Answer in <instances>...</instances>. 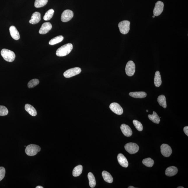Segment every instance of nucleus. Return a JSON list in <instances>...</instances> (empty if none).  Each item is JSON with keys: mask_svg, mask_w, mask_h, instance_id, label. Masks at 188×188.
Segmentation results:
<instances>
[{"mask_svg": "<svg viewBox=\"0 0 188 188\" xmlns=\"http://www.w3.org/2000/svg\"><path fill=\"white\" fill-rule=\"evenodd\" d=\"M74 16V13L71 10H67L63 12L61 16L62 22H67L71 20Z\"/></svg>", "mask_w": 188, "mask_h": 188, "instance_id": "8", "label": "nucleus"}, {"mask_svg": "<svg viewBox=\"0 0 188 188\" xmlns=\"http://www.w3.org/2000/svg\"><path fill=\"white\" fill-rule=\"evenodd\" d=\"M5 168L3 167H0V181L4 178L5 176Z\"/></svg>", "mask_w": 188, "mask_h": 188, "instance_id": "33", "label": "nucleus"}, {"mask_svg": "<svg viewBox=\"0 0 188 188\" xmlns=\"http://www.w3.org/2000/svg\"><path fill=\"white\" fill-rule=\"evenodd\" d=\"M88 178L89 182V185L91 188H94L96 185V180L95 178L92 173L89 172L88 174Z\"/></svg>", "mask_w": 188, "mask_h": 188, "instance_id": "23", "label": "nucleus"}, {"mask_svg": "<svg viewBox=\"0 0 188 188\" xmlns=\"http://www.w3.org/2000/svg\"><path fill=\"white\" fill-rule=\"evenodd\" d=\"M102 176H103V180L105 182H108L109 183H112L113 181V179L112 175L108 172L103 171L102 173Z\"/></svg>", "mask_w": 188, "mask_h": 188, "instance_id": "21", "label": "nucleus"}, {"mask_svg": "<svg viewBox=\"0 0 188 188\" xmlns=\"http://www.w3.org/2000/svg\"><path fill=\"white\" fill-rule=\"evenodd\" d=\"M36 188H43L44 187H42V186H37V187Z\"/></svg>", "mask_w": 188, "mask_h": 188, "instance_id": "35", "label": "nucleus"}, {"mask_svg": "<svg viewBox=\"0 0 188 188\" xmlns=\"http://www.w3.org/2000/svg\"><path fill=\"white\" fill-rule=\"evenodd\" d=\"M2 57L6 61L9 62H13L15 58V55L13 52L7 49H3L1 51Z\"/></svg>", "mask_w": 188, "mask_h": 188, "instance_id": "2", "label": "nucleus"}, {"mask_svg": "<svg viewBox=\"0 0 188 188\" xmlns=\"http://www.w3.org/2000/svg\"><path fill=\"white\" fill-rule=\"evenodd\" d=\"M157 100L161 106H162L164 108H166L167 105H166V98L164 95L159 96L157 98Z\"/></svg>", "mask_w": 188, "mask_h": 188, "instance_id": "25", "label": "nucleus"}, {"mask_svg": "<svg viewBox=\"0 0 188 188\" xmlns=\"http://www.w3.org/2000/svg\"><path fill=\"white\" fill-rule=\"evenodd\" d=\"M131 97L136 98H145L147 94L144 92H130L129 94Z\"/></svg>", "mask_w": 188, "mask_h": 188, "instance_id": "20", "label": "nucleus"}, {"mask_svg": "<svg viewBox=\"0 0 188 188\" xmlns=\"http://www.w3.org/2000/svg\"><path fill=\"white\" fill-rule=\"evenodd\" d=\"M54 12V10L52 9L48 10L45 14L43 17L44 20L45 21L50 20L52 17Z\"/></svg>", "mask_w": 188, "mask_h": 188, "instance_id": "28", "label": "nucleus"}, {"mask_svg": "<svg viewBox=\"0 0 188 188\" xmlns=\"http://www.w3.org/2000/svg\"><path fill=\"white\" fill-rule=\"evenodd\" d=\"M133 123L134 126L138 131H142L143 128L141 122L136 120H134Z\"/></svg>", "mask_w": 188, "mask_h": 188, "instance_id": "31", "label": "nucleus"}, {"mask_svg": "<svg viewBox=\"0 0 188 188\" xmlns=\"http://www.w3.org/2000/svg\"><path fill=\"white\" fill-rule=\"evenodd\" d=\"M48 0H36L34 6L36 8L43 7L47 4Z\"/></svg>", "mask_w": 188, "mask_h": 188, "instance_id": "27", "label": "nucleus"}, {"mask_svg": "<svg viewBox=\"0 0 188 188\" xmlns=\"http://www.w3.org/2000/svg\"><path fill=\"white\" fill-rule=\"evenodd\" d=\"M130 22V21L124 20L119 23L118 26L120 32L123 34H126L129 31Z\"/></svg>", "mask_w": 188, "mask_h": 188, "instance_id": "4", "label": "nucleus"}, {"mask_svg": "<svg viewBox=\"0 0 188 188\" xmlns=\"http://www.w3.org/2000/svg\"><path fill=\"white\" fill-rule=\"evenodd\" d=\"M184 131L187 136H188V126H186L184 128Z\"/></svg>", "mask_w": 188, "mask_h": 188, "instance_id": "34", "label": "nucleus"}, {"mask_svg": "<svg viewBox=\"0 0 188 188\" xmlns=\"http://www.w3.org/2000/svg\"><path fill=\"white\" fill-rule=\"evenodd\" d=\"M117 160L119 164L123 167H128L129 163L126 158L122 154H119L117 156Z\"/></svg>", "mask_w": 188, "mask_h": 188, "instance_id": "14", "label": "nucleus"}, {"mask_svg": "<svg viewBox=\"0 0 188 188\" xmlns=\"http://www.w3.org/2000/svg\"><path fill=\"white\" fill-rule=\"evenodd\" d=\"M81 71V69L79 67L72 68L65 71L64 75L66 78H70L80 74Z\"/></svg>", "mask_w": 188, "mask_h": 188, "instance_id": "6", "label": "nucleus"}, {"mask_svg": "<svg viewBox=\"0 0 188 188\" xmlns=\"http://www.w3.org/2000/svg\"><path fill=\"white\" fill-rule=\"evenodd\" d=\"M25 109L30 115L33 116H35L37 115L36 110L32 105L27 104L25 106Z\"/></svg>", "mask_w": 188, "mask_h": 188, "instance_id": "18", "label": "nucleus"}, {"mask_svg": "<svg viewBox=\"0 0 188 188\" xmlns=\"http://www.w3.org/2000/svg\"><path fill=\"white\" fill-rule=\"evenodd\" d=\"M177 188H184V187H177Z\"/></svg>", "mask_w": 188, "mask_h": 188, "instance_id": "37", "label": "nucleus"}, {"mask_svg": "<svg viewBox=\"0 0 188 188\" xmlns=\"http://www.w3.org/2000/svg\"><path fill=\"white\" fill-rule=\"evenodd\" d=\"M155 17V16L154 15H153V18H154Z\"/></svg>", "mask_w": 188, "mask_h": 188, "instance_id": "38", "label": "nucleus"}, {"mask_svg": "<svg viewBox=\"0 0 188 188\" xmlns=\"http://www.w3.org/2000/svg\"><path fill=\"white\" fill-rule=\"evenodd\" d=\"M125 149L127 152L130 154H134L137 153L139 150V146L135 143H129L125 145Z\"/></svg>", "mask_w": 188, "mask_h": 188, "instance_id": "5", "label": "nucleus"}, {"mask_svg": "<svg viewBox=\"0 0 188 188\" xmlns=\"http://www.w3.org/2000/svg\"><path fill=\"white\" fill-rule=\"evenodd\" d=\"M73 49V45L71 43L64 45L57 50L56 54L59 57H64L68 55Z\"/></svg>", "mask_w": 188, "mask_h": 188, "instance_id": "1", "label": "nucleus"}, {"mask_svg": "<svg viewBox=\"0 0 188 188\" xmlns=\"http://www.w3.org/2000/svg\"><path fill=\"white\" fill-rule=\"evenodd\" d=\"M161 152L164 156L168 157H170L172 153V150L169 145L163 144L161 146Z\"/></svg>", "mask_w": 188, "mask_h": 188, "instance_id": "9", "label": "nucleus"}, {"mask_svg": "<svg viewBox=\"0 0 188 188\" xmlns=\"http://www.w3.org/2000/svg\"><path fill=\"white\" fill-rule=\"evenodd\" d=\"M10 36L13 38L18 40L20 38V35L18 31L15 26H11L10 28Z\"/></svg>", "mask_w": 188, "mask_h": 188, "instance_id": "16", "label": "nucleus"}, {"mask_svg": "<svg viewBox=\"0 0 188 188\" xmlns=\"http://www.w3.org/2000/svg\"><path fill=\"white\" fill-rule=\"evenodd\" d=\"M52 28V25L51 23L49 22L44 23L39 29V33L41 34H45L51 29Z\"/></svg>", "mask_w": 188, "mask_h": 188, "instance_id": "12", "label": "nucleus"}, {"mask_svg": "<svg viewBox=\"0 0 188 188\" xmlns=\"http://www.w3.org/2000/svg\"><path fill=\"white\" fill-rule=\"evenodd\" d=\"M129 188H135V187H133V186H130L128 187Z\"/></svg>", "mask_w": 188, "mask_h": 188, "instance_id": "36", "label": "nucleus"}, {"mask_svg": "<svg viewBox=\"0 0 188 188\" xmlns=\"http://www.w3.org/2000/svg\"><path fill=\"white\" fill-rule=\"evenodd\" d=\"M178 169L175 166H170L166 169L165 171V174L168 176H173L176 175L178 173Z\"/></svg>", "mask_w": 188, "mask_h": 188, "instance_id": "17", "label": "nucleus"}, {"mask_svg": "<svg viewBox=\"0 0 188 188\" xmlns=\"http://www.w3.org/2000/svg\"><path fill=\"white\" fill-rule=\"evenodd\" d=\"M148 117L150 120L153 122V123H156V124H159L160 123V118L156 112L153 111V114L148 115Z\"/></svg>", "mask_w": 188, "mask_h": 188, "instance_id": "22", "label": "nucleus"}, {"mask_svg": "<svg viewBox=\"0 0 188 188\" xmlns=\"http://www.w3.org/2000/svg\"><path fill=\"white\" fill-rule=\"evenodd\" d=\"M41 150V147L37 145L30 144L27 146L25 152L29 156H34L36 155Z\"/></svg>", "mask_w": 188, "mask_h": 188, "instance_id": "3", "label": "nucleus"}, {"mask_svg": "<svg viewBox=\"0 0 188 188\" xmlns=\"http://www.w3.org/2000/svg\"><path fill=\"white\" fill-rule=\"evenodd\" d=\"M162 82L160 72L158 71H157L155 72V78H154V83L155 87H160L161 85Z\"/></svg>", "mask_w": 188, "mask_h": 188, "instance_id": "19", "label": "nucleus"}, {"mask_svg": "<svg viewBox=\"0 0 188 188\" xmlns=\"http://www.w3.org/2000/svg\"><path fill=\"white\" fill-rule=\"evenodd\" d=\"M8 113V109L6 107L3 106H0V116H5L7 115Z\"/></svg>", "mask_w": 188, "mask_h": 188, "instance_id": "32", "label": "nucleus"}, {"mask_svg": "<svg viewBox=\"0 0 188 188\" xmlns=\"http://www.w3.org/2000/svg\"><path fill=\"white\" fill-rule=\"evenodd\" d=\"M122 132L123 135L127 137L131 136L132 134L131 129L128 125L123 124L121 125L120 127Z\"/></svg>", "mask_w": 188, "mask_h": 188, "instance_id": "13", "label": "nucleus"}, {"mask_svg": "<svg viewBox=\"0 0 188 188\" xmlns=\"http://www.w3.org/2000/svg\"><path fill=\"white\" fill-rule=\"evenodd\" d=\"M143 164L147 167H152L154 164V161L150 158L144 159L142 161Z\"/></svg>", "mask_w": 188, "mask_h": 188, "instance_id": "29", "label": "nucleus"}, {"mask_svg": "<svg viewBox=\"0 0 188 188\" xmlns=\"http://www.w3.org/2000/svg\"><path fill=\"white\" fill-rule=\"evenodd\" d=\"M39 83V81L37 79H34L30 80L28 84V86L29 88H32L34 87L37 85H38Z\"/></svg>", "mask_w": 188, "mask_h": 188, "instance_id": "30", "label": "nucleus"}, {"mask_svg": "<svg viewBox=\"0 0 188 188\" xmlns=\"http://www.w3.org/2000/svg\"><path fill=\"white\" fill-rule=\"evenodd\" d=\"M146 112H148V110H146Z\"/></svg>", "mask_w": 188, "mask_h": 188, "instance_id": "39", "label": "nucleus"}, {"mask_svg": "<svg viewBox=\"0 0 188 188\" xmlns=\"http://www.w3.org/2000/svg\"><path fill=\"white\" fill-rule=\"evenodd\" d=\"M110 108L113 112L118 115H121L123 113V109L119 103H111Z\"/></svg>", "mask_w": 188, "mask_h": 188, "instance_id": "10", "label": "nucleus"}, {"mask_svg": "<svg viewBox=\"0 0 188 188\" xmlns=\"http://www.w3.org/2000/svg\"><path fill=\"white\" fill-rule=\"evenodd\" d=\"M41 20V15L40 13L36 12L32 14L31 19L29 21L30 24H36L38 23Z\"/></svg>", "mask_w": 188, "mask_h": 188, "instance_id": "15", "label": "nucleus"}, {"mask_svg": "<svg viewBox=\"0 0 188 188\" xmlns=\"http://www.w3.org/2000/svg\"><path fill=\"white\" fill-rule=\"evenodd\" d=\"M164 3L161 1H158L155 3L153 14L155 16H158L162 13L164 10Z\"/></svg>", "mask_w": 188, "mask_h": 188, "instance_id": "11", "label": "nucleus"}, {"mask_svg": "<svg viewBox=\"0 0 188 188\" xmlns=\"http://www.w3.org/2000/svg\"><path fill=\"white\" fill-rule=\"evenodd\" d=\"M135 64L132 61H129L127 63L125 67V72L129 76H133L135 72Z\"/></svg>", "mask_w": 188, "mask_h": 188, "instance_id": "7", "label": "nucleus"}, {"mask_svg": "<svg viewBox=\"0 0 188 188\" xmlns=\"http://www.w3.org/2000/svg\"><path fill=\"white\" fill-rule=\"evenodd\" d=\"M64 38L62 36L60 35L54 38L50 41L49 44L50 45H53L59 43L63 40Z\"/></svg>", "mask_w": 188, "mask_h": 188, "instance_id": "26", "label": "nucleus"}, {"mask_svg": "<svg viewBox=\"0 0 188 188\" xmlns=\"http://www.w3.org/2000/svg\"><path fill=\"white\" fill-rule=\"evenodd\" d=\"M83 171V166L79 165L75 167L73 171V175L74 177H78L81 175Z\"/></svg>", "mask_w": 188, "mask_h": 188, "instance_id": "24", "label": "nucleus"}]
</instances>
